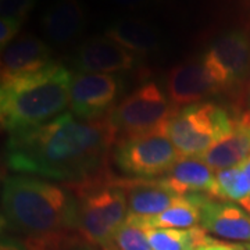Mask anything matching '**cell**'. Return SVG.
Here are the masks:
<instances>
[{"mask_svg": "<svg viewBox=\"0 0 250 250\" xmlns=\"http://www.w3.org/2000/svg\"><path fill=\"white\" fill-rule=\"evenodd\" d=\"M117 141L108 116L81 120L68 111L43 125L10 134L6 164L18 174L81 182L106 172V159Z\"/></svg>", "mask_w": 250, "mask_h": 250, "instance_id": "cell-1", "label": "cell"}, {"mask_svg": "<svg viewBox=\"0 0 250 250\" xmlns=\"http://www.w3.org/2000/svg\"><path fill=\"white\" fill-rule=\"evenodd\" d=\"M1 227L22 242L77 233L75 197L49 181L9 177L1 187Z\"/></svg>", "mask_w": 250, "mask_h": 250, "instance_id": "cell-2", "label": "cell"}, {"mask_svg": "<svg viewBox=\"0 0 250 250\" xmlns=\"http://www.w3.org/2000/svg\"><path fill=\"white\" fill-rule=\"evenodd\" d=\"M71 82V71L59 62L32 75L1 82V128L13 134L54 120L70 106Z\"/></svg>", "mask_w": 250, "mask_h": 250, "instance_id": "cell-3", "label": "cell"}, {"mask_svg": "<svg viewBox=\"0 0 250 250\" xmlns=\"http://www.w3.org/2000/svg\"><path fill=\"white\" fill-rule=\"evenodd\" d=\"M65 187L75 197V232L83 243L103 248L128 217L123 189L107 172Z\"/></svg>", "mask_w": 250, "mask_h": 250, "instance_id": "cell-4", "label": "cell"}, {"mask_svg": "<svg viewBox=\"0 0 250 250\" xmlns=\"http://www.w3.org/2000/svg\"><path fill=\"white\" fill-rule=\"evenodd\" d=\"M235 117L214 103H196L177 110L167 134L179 157H200L232 129Z\"/></svg>", "mask_w": 250, "mask_h": 250, "instance_id": "cell-5", "label": "cell"}, {"mask_svg": "<svg viewBox=\"0 0 250 250\" xmlns=\"http://www.w3.org/2000/svg\"><path fill=\"white\" fill-rule=\"evenodd\" d=\"M167 123L149 132L117 141L113 160L120 171L135 178H150L171 170L181 157L167 134Z\"/></svg>", "mask_w": 250, "mask_h": 250, "instance_id": "cell-6", "label": "cell"}, {"mask_svg": "<svg viewBox=\"0 0 250 250\" xmlns=\"http://www.w3.org/2000/svg\"><path fill=\"white\" fill-rule=\"evenodd\" d=\"M177 110L156 82H147L111 108L108 117L117 135L126 138L156 129L167 123Z\"/></svg>", "mask_w": 250, "mask_h": 250, "instance_id": "cell-7", "label": "cell"}, {"mask_svg": "<svg viewBox=\"0 0 250 250\" xmlns=\"http://www.w3.org/2000/svg\"><path fill=\"white\" fill-rule=\"evenodd\" d=\"M202 62L218 92L238 86L249 74V36L241 31L224 34L208 47Z\"/></svg>", "mask_w": 250, "mask_h": 250, "instance_id": "cell-8", "label": "cell"}, {"mask_svg": "<svg viewBox=\"0 0 250 250\" xmlns=\"http://www.w3.org/2000/svg\"><path fill=\"white\" fill-rule=\"evenodd\" d=\"M123 83L113 74L72 75L70 113L81 120H99L116 102Z\"/></svg>", "mask_w": 250, "mask_h": 250, "instance_id": "cell-9", "label": "cell"}, {"mask_svg": "<svg viewBox=\"0 0 250 250\" xmlns=\"http://www.w3.org/2000/svg\"><path fill=\"white\" fill-rule=\"evenodd\" d=\"M200 224L220 238L250 243V199L238 203L206 196Z\"/></svg>", "mask_w": 250, "mask_h": 250, "instance_id": "cell-10", "label": "cell"}, {"mask_svg": "<svg viewBox=\"0 0 250 250\" xmlns=\"http://www.w3.org/2000/svg\"><path fill=\"white\" fill-rule=\"evenodd\" d=\"M135 62L136 54L104 35L85 41L75 54L74 65L78 72L114 74L131 70Z\"/></svg>", "mask_w": 250, "mask_h": 250, "instance_id": "cell-11", "label": "cell"}, {"mask_svg": "<svg viewBox=\"0 0 250 250\" xmlns=\"http://www.w3.org/2000/svg\"><path fill=\"white\" fill-rule=\"evenodd\" d=\"M52 62V50L35 35L24 34L1 50V82L32 75Z\"/></svg>", "mask_w": 250, "mask_h": 250, "instance_id": "cell-12", "label": "cell"}, {"mask_svg": "<svg viewBox=\"0 0 250 250\" xmlns=\"http://www.w3.org/2000/svg\"><path fill=\"white\" fill-rule=\"evenodd\" d=\"M217 92L202 60L182 62L168 72L167 96L175 108L200 103V100Z\"/></svg>", "mask_w": 250, "mask_h": 250, "instance_id": "cell-13", "label": "cell"}, {"mask_svg": "<svg viewBox=\"0 0 250 250\" xmlns=\"http://www.w3.org/2000/svg\"><path fill=\"white\" fill-rule=\"evenodd\" d=\"M116 182L126 197L128 215H159L166 211L178 197L161 178H116Z\"/></svg>", "mask_w": 250, "mask_h": 250, "instance_id": "cell-14", "label": "cell"}, {"mask_svg": "<svg viewBox=\"0 0 250 250\" xmlns=\"http://www.w3.org/2000/svg\"><path fill=\"white\" fill-rule=\"evenodd\" d=\"M161 179L178 196L202 193L218 200L217 177L199 157H181Z\"/></svg>", "mask_w": 250, "mask_h": 250, "instance_id": "cell-15", "label": "cell"}, {"mask_svg": "<svg viewBox=\"0 0 250 250\" xmlns=\"http://www.w3.org/2000/svg\"><path fill=\"white\" fill-rule=\"evenodd\" d=\"M249 157L250 114H239L235 117L232 129L199 159L210 168L221 171L238 167Z\"/></svg>", "mask_w": 250, "mask_h": 250, "instance_id": "cell-16", "label": "cell"}, {"mask_svg": "<svg viewBox=\"0 0 250 250\" xmlns=\"http://www.w3.org/2000/svg\"><path fill=\"white\" fill-rule=\"evenodd\" d=\"M85 25V13L78 0H57L42 17V29L54 45H67L80 35Z\"/></svg>", "mask_w": 250, "mask_h": 250, "instance_id": "cell-17", "label": "cell"}, {"mask_svg": "<svg viewBox=\"0 0 250 250\" xmlns=\"http://www.w3.org/2000/svg\"><path fill=\"white\" fill-rule=\"evenodd\" d=\"M106 36L135 54L152 53L160 47V34L141 18L117 20L107 28Z\"/></svg>", "mask_w": 250, "mask_h": 250, "instance_id": "cell-18", "label": "cell"}, {"mask_svg": "<svg viewBox=\"0 0 250 250\" xmlns=\"http://www.w3.org/2000/svg\"><path fill=\"white\" fill-rule=\"evenodd\" d=\"M207 195L195 193L187 196H178L172 205L154 217H138L147 228H175L188 229L196 227L202 220V203Z\"/></svg>", "mask_w": 250, "mask_h": 250, "instance_id": "cell-19", "label": "cell"}, {"mask_svg": "<svg viewBox=\"0 0 250 250\" xmlns=\"http://www.w3.org/2000/svg\"><path fill=\"white\" fill-rule=\"evenodd\" d=\"M202 225L188 229L147 228L146 235L152 250H196L211 241Z\"/></svg>", "mask_w": 250, "mask_h": 250, "instance_id": "cell-20", "label": "cell"}, {"mask_svg": "<svg viewBox=\"0 0 250 250\" xmlns=\"http://www.w3.org/2000/svg\"><path fill=\"white\" fill-rule=\"evenodd\" d=\"M102 250H152L146 228L136 215H128Z\"/></svg>", "mask_w": 250, "mask_h": 250, "instance_id": "cell-21", "label": "cell"}, {"mask_svg": "<svg viewBox=\"0 0 250 250\" xmlns=\"http://www.w3.org/2000/svg\"><path fill=\"white\" fill-rule=\"evenodd\" d=\"M248 199H250V157L243 161L241 166H238V174L228 202L241 203Z\"/></svg>", "mask_w": 250, "mask_h": 250, "instance_id": "cell-22", "label": "cell"}, {"mask_svg": "<svg viewBox=\"0 0 250 250\" xmlns=\"http://www.w3.org/2000/svg\"><path fill=\"white\" fill-rule=\"evenodd\" d=\"M35 6V0H0L1 18H11L24 22Z\"/></svg>", "mask_w": 250, "mask_h": 250, "instance_id": "cell-23", "label": "cell"}, {"mask_svg": "<svg viewBox=\"0 0 250 250\" xmlns=\"http://www.w3.org/2000/svg\"><path fill=\"white\" fill-rule=\"evenodd\" d=\"M22 22L11 18H1L0 20V46L1 50L6 49L7 46L18 38V32L21 29Z\"/></svg>", "mask_w": 250, "mask_h": 250, "instance_id": "cell-24", "label": "cell"}, {"mask_svg": "<svg viewBox=\"0 0 250 250\" xmlns=\"http://www.w3.org/2000/svg\"><path fill=\"white\" fill-rule=\"evenodd\" d=\"M0 250H28L22 241L13 233H1Z\"/></svg>", "mask_w": 250, "mask_h": 250, "instance_id": "cell-25", "label": "cell"}, {"mask_svg": "<svg viewBox=\"0 0 250 250\" xmlns=\"http://www.w3.org/2000/svg\"><path fill=\"white\" fill-rule=\"evenodd\" d=\"M196 250H245V248L239 246V245H231V243H225V242L211 239L208 243L197 248Z\"/></svg>", "mask_w": 250, "mask_h": 250, "instance_id": "cell-26", "label": "cell"}, {"mask_svg": "<svg viewBox=\"0 0 250 250\" xmlns=\"http://www.w3.org/2000/svg\"><path fill=\"white\" fill-rule=\"evenodd\" d=\"M238 103H239V107L242 108L241 114H250V75L242 88L241 98Z\"/></svg>", "mask_w": 250, "mask_h": 250, "instance_id": "cell-27", "label": "cell"}, {"mask_svg": "<svg viewBox=\"0 0 250 250\" xmlns=\"http://www.w3.org/2000/svg\"><path fill=\"white\" fill-rule=\"evenodd\" d=\"M113 1L118 6H121V7L135 9V7H139L145 0H113Z\"/></svg>", "mask_w": 250, "mask_h": 250, "instance_id": "cell-28", "label": "cell"}, {"mask_svg": "<svg viewBox=\"0 0 250 250\" xmlns=\"http://www.w3.org/2000/svg\"><path fill=\"white\" fill-rule=\"evenodd\" d=\"M70 250H102L100 248H96V246H92V245H88V243H78L77 246H74L72 249Z\"/></svg>", "mask_w": 250, "mask_h": 250, "instance_id": "cell-29", "label": "cell"}, {"mask_svg": "<svg viewBox=\"0 0 250 250\" xmlns=\"http://www.w3.org/2000/svg\"><path fill=\"white\" fill-rule=\"evenodd\" d=\"M243 248H245V250H250V243H248V245H245Z\"/></svg>", "mask_w": 250, "mask_h": 250, "instance_id": "cell-30", "label": "cell"}]
</instances>
